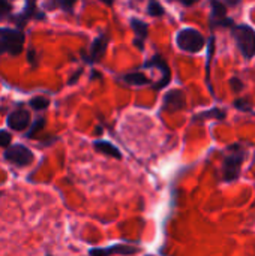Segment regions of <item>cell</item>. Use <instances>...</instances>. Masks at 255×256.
Instances as JSON below:
<instances>
[{
  "label": "cell",
  "instance_id": "6da1fadb",
  "mask_svg": "<svg viewBox=\"0 0 255 256\" xmlns=\"http://www.w3.org/2000/svg\"><path fill=\"white\" fill-rule=\"evenodd\" d=\"M234 39L237 42V46L240 48L242 54L246 58H252L255 56V32L245 24L236 26L233 28Z\"/></svg>",
  "mask_w": 255,
  "mask_h": 256
},
{
  "label": "cell",
  "instance_id": "7a4b0ae2",
  "mask_svg": "<svg viewBox=\"0 0 255 256\" xmlns=\"http://www.w3.org/2000/svg\"><path fill=\"white\" fill-rule=\"evenodd\" d=\"M176 42L179 48L189 52H198L204 46V38L200 32L194 28H183L177 33Z\"/></svg>",
  "mask_w": 255,
  "mask_h": 256
},
{
  "label": "cell",
  "instance_id": "3957f363",
  "mask_svg": "<svg viewBox=\"0 0 255 256\" xmlns=\"http://www.w3.org/2000/svg\"><path fill=\"white\" fill-rule=\"evenodd\" d=\"M0 44L3 46V51H9L11 54L17 56L21 52L24 45V36L23 33L11 28H0Z\"/></svg>",
  "mask_w": 255,
  "mask_h": 256
},
{
  "label": "cell",
  "instance_id": "277c9868",
  "mask_svg": "<svg viewBox=\"0 0 255 256\" xmlns=\"http://www.w3.org/2000/svg\"><path fill=\"white\" fill-rule=\"evenodd\" d=\"M5 159L14 165H18V166H26L29 164H32L33 160V153L21 146V144H15L12 147H9L6 152H5Z\"/></svg>",
  "mask_w": 255,
  "mask_h": 256
},
{
  "label": "cell",
  "instance_id": "5b68a950",
  "mask_svg": "<svg viewBox=\"0 0 255 256\" xmlns=\"http://www.w3.org/2000/svg\"><path fill=\"white\" fill-rule=\"evenodd\" d=\"M243 162V153H234L225 158L224 160V180L225 182H234L239 177L240 166Z\"/></svg>",
  "mask_w": 255,
  "mask_h": 256
},
{
  "label": "cell",
  "instance_id": "8992f818",
  "mask_svg": "<svg viewBox=\"0 0 255 256\" xmlns=\"http://www.w3.org/2000/svg\"><path fill=\"white\" fill-rule=\"evenodd\" d=\"M29 123H30V114L24 108H18V110L12 111L8 117V126L18 132L27 129Z\"/></svg>",
  "mask_w": 255,
  "mask_h": 256
},
{
  "label": "cell",
  "instance_id": "52a82bcc",
  "mask_svg": "<svg viewBox=\"0 0 255 256\" xmlns=\"http://www.w3.org/2000/svg\"><path fill=\"white\" fill-rule=\"evenodd\" d=\"M144 66H146V68H152V66H155V68H159V69L162 70L164 76H162V80L155 86V88H156V90H161V88H164L167 84H170V80H171L170 68H168L167 62H165L161 56H155V57H153L152 60H149Z\"/></svg>",
  "mask_w": 255,
  "mask_h": 256
},
{
  "label": "cell",
  "instance_id": "ba28073f",
  "mask_svg": "<svg viewBox=\"0 0 255 256\" xmlns=\"http://www.w3.org/2000/svg\"><path fill=\"white\" fill-rule=\"evenodd\" d=\"M138 249L134 248V246H126V244H117V246H113V248H108V249H92L89 252L90 256H111L119 254V255H134L137 254Z\"/></svg>",
  "mask_w": 255,
  "mask_h": 256
},
{
  "label": "cell",
  "instance_id": "9c48e42d",
  "mask_svg": "<svg viewBox=\"0 0 255 256\" xmlns=\"http://www.w3.org/2000/svg\"><path fill=\"white\" fill-rule=\"evenodd\" d=\"M185 106V96L180 90H171L164 98V108L165 110H182Z\"/></svg>",
  "mask_w": 255,
  "mask_h": 256
},
{
  "label": "cell",
  "instance_id": "30bf717a",
  "mask_svg": "<svg viewBox=\"0 0 255 256\" xmlns=\"http://www.w3.org/2000/svg\"><path fill=\"white\" fill-rule=\"evenodd\" d=\"M95 148H96L99 153H104V154H107V156H111V158H116V159H120V158H122L119 148L114 147V146H113L111 142H108V141H96V142H95Z\"/></svg>",
  "mask_w": 255,
  "mask_h": 256
},
{
  "label": "cell",
  "instance_id": "8fae6325",
  "mask_svg": "<svg viewBox=\"0 0 255 256\" xmlns=\"http://www.w3.org/2000/svg\"><path fill=\"white\" fill-rule=\"evenodd\" d=\"M107 44H108V38L107 36H101L95 40L93 46H92V60L93 62H98L104 52H105V48H107Z\"/></svg>",
  "mask_w": 255,
  "mask_h": 256
},
{
  "label": "cell",
  "instance_id": "7c38bea8",
  "mask_svg": "<svg viewBox=\"0 0 255 256\" xmlns=\"http://www.w3.org/2000/svg\"><path fill=\"white\" fill-rule=\"evenodd\" d=\"M212 12H213V16L218 20V22H221V24L227 22V26L231 24V20H225V6H224V3H221L218 0H212Z\"/></svg>",
  "mask_w": 255,
  "mask_h": 256
},
{
  "label": "cell",
  "instance_id": "4fadbf2b",
  "mask_svg": "<svg viewBox=\"0 0 255 256\" xmlns=\"http://www.w3.org/2000/svg\"><path fill=\"white\" fill-rule=\"evenodd\" d=\"M123 80L128 84H135V86H143V84H149L150 82V80L146 75H143L141 72H131V74L125 75Z\"/></svg>",
  "mask_w": 255,
  "mask_h": 256
},
{
  "label": "cell",
  "instance_id": "5bb4252c",
  "mask_svg": "<svg viewBox=\"0 0 255 256\" xmlns=\"http://www.w3.org/2000/svg\"><path fill=\"white\" fill-rule=\"evenodd\" d=\"M131 24H132V28H134L135 34L138 36V39L144 40L146 36H147V26L141 20H137V18H132L131 20Z\"/></svg>",
  "mask_w": 255,
  "mask_h": 256
},
{
  "label": "cell",
  "instance_id": "9a60e30c",
  "mask_svg": "<svg viewBox=\"0 0 255 256\" xmlns=\"http://www.w3.org/2000/svg\"><path fill=\"white\" fill-rule=\"evenodd\" d=\"M50 105V100L42 98V96H38V98H33L30 100V106L35 108V110H45L47 106Z\"/></svg>",
  "mask_w": 255,
  "mask_h": 256
},
{
  "label": "cell",
  "instance_id": "2e32d148",
  "mask_svg": "<svg viewBox=\"0 0 255 256\" xmlns=\"http://www.w3.org/2000/svg\"><path fill=\"white\" fill-rule=\"evenodd\" d=\"M147 12L152 15V16H161L164 14V8L158 3V2H150L149 6H147Z\"/></svg>",
  "mask_w": 255,
  "mask_h": 256
},
{
  "label": "cell",
  "instance_id": "e0dca14e",
  "mask_svg": "<svg viewBox=\"0 0 255 256\" xmlns=\"http://www.w3.org/2000/svg\"><path fill=\"white\" fill-rule=\"evenodd\" d=\"M206 117H215V118H218V120H222V118L225 117V112L221 111L219 108H215V110H212V111H209V112H203V114L198 116V118H206Z\"/></svg>",
  "mask_w": 255,
  "mask_h": 256
},
{
  "label": "cell",
  "instance_id": "ac0fdd59",
  "mask_svg": "<svg viewBox=\"0 0 255 256\" xmlns=\"http://www.w3.org/2000/svg\"><path fill=\"white\" fill-rule=\"evenodd\" d=\"M11 134L6 132V130H0V147H8L11 144Z\"/></svg>",
  "mask_w": 255,
  "mask_h": 256
},
{
  "label": "cell",
  "instance_id": "d6986e66",
  "mask_svg": "<svg viewBox=\"0 0 255 256\" xmlns=\"http://www.w3.org/2000/svg\"><path fill=\"white\" fill-rule=\"evenodd\" d=\"M44 124H45V120H44V118H38V122L33 124V128H32V130L27 134V136H29V138H32L38 130H41V129H42V126H44Z\"/></svg>",
  "mask_w": 255,
  "mask_h": 256
},
{
  "label": "cell",
  "instance_id": "ffe728a7",
  "mask_svg": "<svg viewBox=\"0 0 255 256\" xmlns=\"http://www.w3.org/2000/svg\"><path fill=\"white\" fill-rule=\"evenodd\" d=\"M33 12H35V0H29V4L23 12V18H29Z\"/></svg>",
  "mask_w": 255,
  "mask_h": 256
},
{
  "label": "cell",
  "instance_id": "44dd1931",
  "mask_svg": "<svg viewBox=\"0 0 255 256\" xmlns=\"http://www.w3.org/2000/svg\"><path fill=\"white\" fill-rule=\"evenodd\" d=\"M77 0H60V4L65 10H72V8L75 6Z\"/></svg>",
  "mask_w": 255,
  "mask_h": 256
},
{
  "label": "cell",
  "instance_id": "7402d4cb",
  "mask_svg": "<svg viewBox=\"0 0 255 256\" xmlns=\"http://www.w3.org/2000/svg\"><path fill=\"white\" fill-rule=\"evenodd\" d=\"M234 105H236L237 108H240V110H249V108H248V104H246V102H242V100H236Z\"/></svg>",
  "mask_w": 255,
  "mask_h": 256
},
{
  "label": "cell",
  "instance_id": "603a6c76",
  "mask_svg": "<svg viewBox=\"0 0 255 256\" xmlns=\"http://www.w3.org/2000/svg\"><path fill=\"white\" fill-rule=\"evenodd\" d=\"M29 60H30V63H33V64L36 63V62H35V60H36V58H35V50H29Z\"/></svg>",
  "mask_w": 255,
  "mask_h": 256
},
{
  "label": "cell",
  "instance_id": "cb8c5ba5",
  "mask_svg": "<svg viewBox=\"0 0 255 256\" xmlns=\"http://www.w3.org/2000/svg\"><path fill=\"white\" fill-rule=\"evenodd\" d=\"M134 45H137V46L141 50V48H143V40H141V39H135V40H134Z\"/></svg>",
  "mask_w": 255,
  "mask_h": 256
},
{
  "label": "cell",
  "instance_id": "d4e9b609",
  "mask_svg": "<svg viewBox=\"0 0 255 256\" xmlns=\"http://www.w3.org/2000/svg\"><path fill=\"white\" fill-rule=\"evenodd\" d=\"M180 2H182L183 4H186V6H189V4H194V3H195L197 0H180Z\"/></svg>",
  "mask_w": 255,
  "mask_h": 256
},
{
  "label": "cell",
  "instance_id": "484cf974",
  "mask_svg": "<svg viewBox=\"0 0 255 256\" xmlns=\"http://www.w3.org/2000/svg\"><path fill=\"white\" fill-rule=\"evenodd\" d=\"M102 2H104L105 4H113V2H114V0H102Z\"/></svg>",
  "mask_w": 255,
  "mask_h": 256
},
{
  "label": "cell",
  "instance_id": "4316f807",
  "mask_svg": "<svg viewBox=\"0 0 255 256\" xmlns=\"http://www.w3.org/2000/svg\"><path fill=\"white\" fill-rule=\"evenodd\" d=\"M147 256H150V255H147Z\"/></svg>",
  "mask_w": 255,
  "mask_h": 256
}]
</instances>
